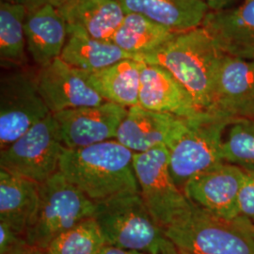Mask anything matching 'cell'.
I'll list each match as a JSON object with an SVG mask.
<instances>
[{"instance_id": "cell-18", "label": "cell", "mask_w": 254, "mask_h": 254, "mask_svg": "<svg viewBox=\"0 0 254 254\" xmlns=\"http://www.w3.org/2000/svg\"><path fill=\"white\" fill-rule=\"evenodd\" d=\"M55 7L68 27L103 41H111L127 14L119 0H60Z\"/></svg>"}, {"instance_id": "cell-25", "label": "cell", "mask_w": 254, "mask_h": 254, "mask_svg": "<svg viewBox=\"0 0 254 254\" xmlns=\"http://www.w3.org/2000/svg\"><path fill=\"white\" fill-rule=\"evenodd\" d=\"M106 245L97 221L91 218L57 236L44 252L46 254H99Z\"/></svg>"}, {"instance_id": "cell-1", "label": "cell", "mask_w": 254, "mask_h": 254, "mask_svg": "<svg viewBox=\"0 0 254 254\" xmlns=\"http://www.w3.org/2000/svg\"><path fill=\"white\" fill-rule=\"evenodd\" d=\"M134 152L112 139L78 149H64L59 171L96 202L139 192Z\"/></svg>"}, {"instance_id": "cell-6", "label": "cell", "mask_w": 254, "mask_h": 254, "mask_svg": "<svg viewBox=\"0 0 254 254\" xmlns=\"http://www.w3.org/2000/svg\"><path fill=\"white\" fill-rule=\"evenodd\" d=\"M234 121L208 111L188 119L185 131L169 149L170 172L182 190L192 177L223 162V134Z\"/></svg>"}, {"instance_id": "cell-24", "label": "cell", "mask_w": 254, "mask_h": 254, "mask_svg": "<svg viewBox=\"0 0 254 254\" xmlns=\"http://www.w3.org/2000/svg\"><path fill=\"white\" fill-rule=\"evenodd\" d=\"M23 5L0 0V64L5 68H23L27 63Z\"/></svg>"}, {"instance_id": "cell-9", "label": "cell", "mask_w": 254, "mask_h": 254, "mask_svg": "<svg viewBox=\"0 0 254 254\" xmlns=\"http://www.w3.org/2000/svg\"><path fill=\"white\" fill-rule=\"evenodd\" d=\"M39 90L37 73L17 68L0 79V151L50 114Z\"/></svg>"}, {"instance_id": "cell-2", "label": "cell", "mask_w": 254, "mask_h": 254, "mask_svg": "<svg viewBox=\"0 0 254 254\" xmlns=\"http://www.w3.org/2000/svg\"><path fill=\"white\" fill-rule=\"evenodd\" d=\"M224 53L202 27L176 32L164 45L138 62L159 65L190 91L197 106L211 112L214 107L218 66Z\"/></svg>"}, {"instance_id": "cell-16", "label": "cell", "mask_w": 254, "mask_h": 254, "mask_svg": "<svg viewBox=\"0 0 254 254\" xmlns=\"http://www.w3.org/2000/svg\"><path fill=\"white\" fill-rule=\"evenodd\" d=\"M200 27L224 54L254 60V0H243L235 7L209 11Z\"/></svg>"}, {"instance_id": "cell-31", "label": "cell", "mask_w": 254, "mask_h": 254, "mask_svg": "<svg viewBox=\"0 0 254 254\" xmlns=\"http://www.w3.org/2000/svg\"><path fill=\"white\" fill-rule=\"evenodd\" d=\"M99 254H145L142 253H137L134 251H128V250H124L121 248H117L114 246L106 245L103 250L101 251Z\"/></svg>"}, {"instance_id": "cell-29", "label": "cell", "mask_w": 254, "mask_h": 254, "mask_svg": "<svg viewBox=\"0 0 254 254\" xmlns=\"http://www.w3.org/2000/svg\"><path fill=\"white\" fill-rule=\"evenodd\" d=\"M210 11H218L235 7L243 0H201Z\"/></svg>"}, {"instance_id": "cell-20", "label": "cell", "mask_w": 254, "mask_h": 254, "mask_svg": "<svg viewBox=\"0 0 254 254\" xmlns=\"http://www.w3.org/2000/svg\"><path fill=\"white\" fill-rule=\"evenodd\" d=\"M119 2L126 12L139 13L174 32L200 27L210 11L201 0H119Z\"/></svg>"}, {"instance_id": "cell-11", "label": "cell", "mask_w": 254, "mask_h": 254, "mask_svg": "<svg viewBox=\"0 0 254 254\" xmlns=\"http://www.w3.org/2000/svg\"><path fill=\"white\" fill-rule=\"evenodd\" d=\"M128 109L106 102L99 106L53 113L64 147L78 149L115 139Z\"/></svg>"}, {"instance_id": "cell-23", "label": "cell", "mask_w": 254, "mask_h": 254, "mask_svg": "<svg viewBox=\"0 0 254 254\" xmlns=\"http://www.w3.org/2000/svg\"><path fill=\"white\" fill-rule=\"evenodd\" d=\"M175 33L139 13L127 12L111 42L137 60L160 47Z\"/></svg>"}, {"instance_id": "cell-33", "label": "cell", "mask_w": 254, "mask_h": 254, "mask_svg": "<svg viewBox=\"0 0 254 254\" xmlns=\"http://www.w3.org/2000/svg\"><path fill=\"white\" fill-rule=\"evenodd\" d=\"M162 254H179L177 253L176 249L174 248V246L173 245V243L171 242L170 245L167 247V249L164 251V253Z\"/></svg>"}, {"instance_id": "cell-10", "label": "cell", "mask_w": 254, "mask_h": 254, "mask_svg": "<svg viewBox=\"0 0 254 254\" xmlns=\"http://www.w3.org/2000/svg\"><path fill=\"white\" fill-rule=\"evenodd\" d=\"M246 172L240 167L221 162L192 177L184 193L196 205L225 219L239 217V196Z\"/></svg>"}, {"instance_id": "cell-15", "label": "cell", "mask_w": 254, "mask_h": 254, "mask_svg": "<svg viewBox=\"0 0 254 254\" xmlns=\"http://www.w3.org/2000/svg\"><path fill=\"white\" fill-rule=\"evenodd\" d=\"M138 106L184 119L196 117L203 111L172 73L154 64L142 65Z\"/></svg>"}, {"instance_id": "cell-12", "label": "cell", "mask_w": 254, "mask_h": 254, "mask_svg": "<svg viewBox=\"0 0 254 254\" xmlns=\"http://www.w3.org/2000/svg\"><path fill=\"white\" fill-rule=\"evenodd\" d=\"M39 90L51 113L99 106L107 101L87 80L84 71L61 58L37 72Z\"/></svg>"}, {"instance_id": "cell-27", "label": "cell", "mask_w": 254, "mask_h": 254, "mask_svg": "<svg viewBox=\"0 0 254 254\" xmlns=\"http://www.w3.org/2000/svg\"><path fill=\"white\" fill-rule=\"evenodd\" d=\"M31 246L24 236L14 232L4 222H0V254H17Z\"/></svg>"}, {"instance_id": "cell-13", "label": "cell", "mask_w": 254, "mask_h": 254, "mask_svg": "<svg viewBox=\"0 0 254 254\" xmlns=\"http://www.w3.org/2000/svg\"><path fill=\"white\" fill-rule=\"evenodd\" d=\"M211 112L233 120L254 118V60L223 55Z\"/></svg>"}, {"instance_id": "cell-7", "label": "cell", "mask_w": 254, "mask_h": 254, "mask_svg": "<svg viewBox=\"0 0 254 254\" xmlns=\"http://www.w3.org/2000/svg\"><path fill=\"white\" fill-rule=\"evenodd\" d=\"M166 146L134 154V169L139 193L156 223L165 230L192 207L184 191L173 181Z\"/></svg>"}, {"instance_id": "cell-32", "label": "cell", "mask_w": 254, "mask_h": 254, "mask_svg": "<svg viewBox=\"0 0 254 254\" xmlns=\"http://www.w3.org/2000/svg\"><path fill=\"white\" fill-rule=\"evenodd\" d=\"M45 254V252L44 251H42V250H39V249H36V248H33V247H30V248H28L27 250L26 251H24V252H22V253H20V254Z\"/></svg>"}, {"instance_id": "cell-22", "label": "cell", "mask_w": 254, "mask_h": 254, "mask_svg": "<svg viewBox=\"0 0 254 254\" xmlns=\"http://www.w3.org/2000/svg\"><path fill=\"white\" fill-rule=\"evenodd\" d=\"M142 65L129 59L99 71L84 72L89 84L105 100L130 109L138 106Z\"/></svg>"}, {"instance_id": "cell-30", "label": "cell", "mask_w": 254, "mask_h": 254, "mask_svg": "<svg viewBox=\"0 0 254 254\" xmlns=\"http://www.w3.org/2000/svg\"><path fill=\"white\" fill-rule=\"evenodd\" d=\"M4 1L20 4L26 7L27 10H32V9L43 7L47 4H52L56 6L60 0H4Z\"/></svg>"}, {"instance_id": "cell-17", "label": "cell", "mask_w": 254, "mask_h": 254, "mask_svg": "<svg viewBox=\"0 0 254 254\" xmlns=\"http://www.w3.org/2000/svg\"><path fill=\"white\" fill-rule=\"evenodd\" d=\"M27 53L44 68L61 58L68 39V26L52 4L27 10L25 20Z\"/></svg>"}, {"instance_id": "cell-21", "label": "cell", "mask_w": 254, "mask_h": 254, "mask_svg": "<svg viewBox=\"0 0 254 254\" xmlns=\"http://www.w3.org/2000/svg\"><path fill=\"white\" fill-rule=\"evenodd\" d=\"M61 59L76 69L95 72L124 60H136V57L111 41L98 40L80 28L68 27V39Z\"/></svg>"}, {"instance_id": "cell-5", "label": "cell", "mask_w": 254, "mask_h": 254, "mask_svg": "<svg viewBox=\"0 0 254 254\" xmlns=\"http://www.w3.org/2000/svg\"><path fill=\"white\" fill-rule=\"evenodd\" d=\"M96 203L68 181L60 171L40 184L39 205L26 239L44 251L57 236L93 218Z\"/></svg>"}, {"instance_id": "cell-14", "label": "cell", "mask_w": 254, "mask_h": 254, "mask_svg": "<svg viewBox=\"0 0 254 254\" xmlns=\"http://www.w3.org/2000/svg\"><path fill=\"white\" fill-rule=\"evenodd\" d=\"M187 124L188 119L135 106L128 109L115 139L134 153H145L162 146L170 149Z\"/></svg>"}, {"instance_id": "cell-34", "label": "cell", "mask_w": 254, "mask_h": 254, "mask_svg": "<svg viewBox=\"0 0 254 254\" xmlns=\"http://www.w3.org/2000/svg\"><path fill=\"white\" fill-rule=\"evenodd\" d=\"M244 218V217H243ZM245 218L246 220V225H247V227L249 229V231H250V233H251V235L253 236V238L254 239V223H252L249 219H247Z\"/></svg>"}, {"instance_id": "cell-8", "label": "cell", "mask_w": 254, "mask_h": 254, "mask_svg": "<svg viewBox=\"0 0 254 254\" xmlns=\"http://www.w3.org/2000/svg\"><path fill=\"white\" fill-rule=\"evenodd\" d=\"M64 147L53 113L0 151V169L42 184L59 172Z\"/></svg>"}, {"instance_id": "cell-3", "label": "cell", "mask_w": 254, "mask_h": 254, "mask_svg": "<svg viewBox=\"0 0 254 254\" xmlns=\"http://www.w3.org/2000/svg\"><path fill=\"white\" fill-rule=\"evenodd\" d=\"M93 218L107 245L145 254H162L171 243L139 192L96 202Z\"/></svg>"}, {"instance_id": "cell-26", "label": "cell", "mask_w": 254, "mask_h": 254, "mask_svg": "<svg viewBox=\"0 0 254 254\" xmlns=\"http://www.w3.org/2000/svg\"><path fill=\"white\" fill-rule=\"evenodd\" d=\"M227 130L222 144L223 161L254 173V119H236Z\"/></svg>"}, {"instance_id": "cell-28", "label": "cell", "mask_w": 254, "mask_h": 254, "mask_svg": "<svg viewBox=\"0 0 254 254\" xmlns=\"http://www.w3.org/2000/svg\"><path fill=\"white\" fill-rule=\"evenodd\" d=\"M239 216L249 219L254 224V172H246L245 179L239 196Z\"/></svg>"}, {"instance_id": "cell-19", "label": "cell", "mask_w": 254, "mask_h": 254, "mask_svg": "<svg viewBox=\"0 0 254 254\" xmlns=\"http://www.w3.org/2000/svg\"><path fill=\"white\" fill-rule=\"evenodd\" d=\"M40 184L0 169V222L26 236L39 205Z\"/></svg>"}, {"instance_id": "cell-4", "label": "cell", "mask_w": 254, "mask_h": 254, "mask_svg": "<svg viewBox=\"0 0 254 254\" xmlns=\"http://www.w3.org/2000/svg\"><path fill=\"white\" fill-rule=\"evenodd\" d=\"M164 234L179 254H254L245 218H219L193 202L190 212Z\"/></svg>"}]
</instances>
